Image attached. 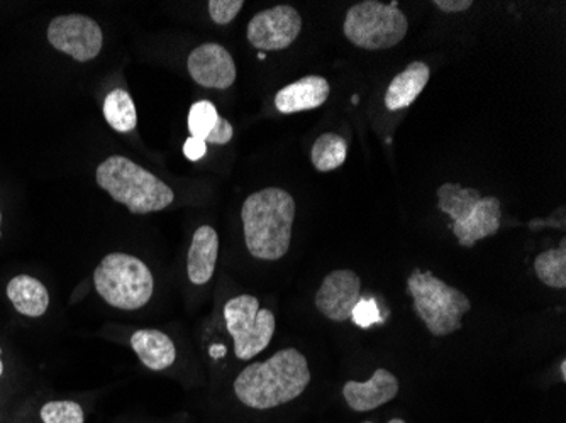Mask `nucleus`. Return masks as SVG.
<instances>
[{
    "label": "nucleus",
    "instance_id": "nucleus-1",
    "mask_svg": "<svg viewBox=\"0 0 566 423\" xmlns=\"http://www.w3.org/2000/svg\"><path fill=\"white\" fill-rule=\"evenodd\" d=\"M311 378L306 356L289 347L243 369L234 381V393L249 409L270 410L299 398Z\"/></svg>",
    "mask_w": 566,
    "mask_h": 423
},
{
    "label": "nucleus",
    "instance_id": "nucleus-2",
    "mask_svg": "<svg viewBox=\"0 0 566 423\" xmlns=\"http://www.w3.org/2000/svg\"><path fill=\"white\" fill-rule=\"evenodd\" d=\"M296 200L281 188H265L246 198L242 208L246 248L256 260L277 261L289 252Z\"/></svg>",
    "mask_w": 566,
    "mask_h": 423
},
{
    "label": "nucleus",
    "instance_id": "nucleus-3",
    "mask_svg": "<svg viewBox=\"0 0 566 423\" xmlns=\"http://www.w3.org/2000/svg\"><path fill=\"white\" fill-rule=\"evenodd\" d=\"M96 182L114 200L139 216L163 210L175 200V194L163 180L119 154L99 164Z\"/></svg>",
    "mask_w": 566,
    "mask_h": 423
},
{
    "label": "nucleus",
    "instance_id": "nucleus-4",
    "mask_svg": "<svg viewBox=\"0 0 566 423\" xmlns=\"http://www.w3.org/2000/svg\"><path fill=\"white\" fill-rule=\"evenodd\" d=\"M407 289L414 299V311L435 337L451 336L463 327V317L471 303L464 293L431 271H414L407 280Z\"/></svg>",
    "mask_w": 566,
    "mask_h": 423
},
{
    "label": "nucleus",
    "instance_id": "nucleus-5",
    "mask_svg": "<svg viewBox=\"0 0 566 423\" xmlns=\"http://www.w3.org/2000/svg\"><path fill=\"white\" fill-rule=\"evenodd\" d=\"M94 285L104 302L119 311H138L153 296L150 268L135 256L110 252L94 271Z\"/></svg>",
    "mask_w": 566,
    "mask_h": 423
},
{
    "label": "nucleus",
    "instance_id": "nucleus-6",
    "mask_svg": "<svg viewBox=\"0 0 566 423\" xmlns=\"http://www.w3.org/2000/svg\"><path fill=\"white\" fill-rule=\"evenodd\" d=\"M343 31L353 46L378 52L394 48L404 41L409 22L395 2L384 4L378 0H365L348 11Z\"/></svg>",
    "mask_w": 566,
    "mask_h": 423
},
{
    "label": "nucleus",
    "instance_id": "nucleus-7",
    "mask_svg": "<svg viewBox=\"0 0 566 423\" xmlns=\"http://www.w3.org/2000/svg\"><path fill=\"white\" fill-rule=\"evenodd\" d=\"M227 333L234 340V355L242 361L258 356L267 349L275 334V315L259 308L258 299L239 295L224 305Z\"/></svg>",
    "mask_w": 566,
    "mask_h": 423
},
{
    "label": "nucleus",
    "instance_id": "nucleus-8",
    "mask_svg": "<svg viewBox=\"0 0 566 423\" xmlns=\"http://www.w3.org/2000/svg\"><path fill=\"white\" fill-rule=\"evenodd\" d=\"M49 41L53 48L85 63L99 56L104 34L99 24L87 15H58L50 22Z\"/></svg>",
    "mask_w": 566,
    "mask_h": 423
},
{
    "label": "nucleus",
    "instance_id": "nucleus-9",
    "mask_svg": "<svg viewBox=\"0 0 566 423\" xmlns=\"http://www.w3.org/2000/svg\"><path fill=\"white\" fill-rule=\"evenodd\" d=\"M302 31V18L292 6H275L258 12L249 21L246 36L259 52H280L289 48Z\"/></svg>",
    "mask_w": 566,
    "mask_h": 423
},
{
    "label": "nucleus",
    "instance_id": "nucleus-10",
    "mask_svg": "<svg viewBox=\"0 0 566 423\" xmlns=\"http://www.w3.org/2000/svg\"><path fill=\"white\" fill-rule=\"evenodd\" d=\"M362 302V280L351 270H337L322 280L316 307L333 322L350 321Z\"/></svg>",
    "mask_w": 566,
    "mask_h": 423
},
{
    "label": "nucleus",
    "instance_id": "nucleus-11",
    "mask_svg": "<svg viewBox=\"0 0 566 423\" xmlns=\"http://www.w3.org/2000/svg\"><path fill=\"white\" fill-rule=\"evenodd\" d=\"M189 74L195 84L205 88H229L236 82V65L233 56L217 43L197 46L189 56Z\"/></svg>",
    "mask_w": 566,
    "mask_h": 423
},
{
    "label": "nucleus",
    "instance_id": "nucleus-12",
    "mask_svg": "<svg viewBox=\"0 0 566 423\" xmlns=\"http://www.w3.org/2000/svg\"><path fill=\"white\" fill-rule=\"evenodd\" d=\"M398 388L401 384L397 378L387 369L381 368L365 383L348 381L343 387V397L353 412H372L392 402L397 397Z\"/></svg>",
    "mask_w": 566,
    "mask_h": 423
},
{
    "label": "nucleus",
    "instance_id": "nucleus-13",
    "mask_svg": "<svg viewBox=\"0 0 566 423\" xmlns=\"http://www.w3.org/2000/svg\"><path fill=\"white\" fill-rule=\"evenodd\" d=\"M329 82L319 75H309L281 88L275 96V107L280 113H297L318 109L329 99Z\"/></svg>",
    "mask_w": 566,
    "mask_h": 423
},
{
    "label": "nucleus",
    "instance_id": "nucleus-14",
    "mask_svg": "<svg viewBox=\"0 0 566 423\" xmlns=\"http://www.w3.org/2000/svg\"><path fill=\"white\" fill-rule=\"evenodd\" d=\"M502 202L498 197H482L468 219L460 226H453L458 245L473 248L482 239L490 238L501 229Z\"/></svg>",
    "mask_w": 566,
    "mask_h": 423
},
{
    "label": "nucleus",
    "instance_id": "nucleus-15",
    "mask_svg": "<svg viewBox=\"0 0 566 423\" xmlns=\"http://www.w3.org/2000/svg\"><path fill=\"white\" fill-rule=\"evenodd\" d=\"M217 256H220V236L211 226H202L195 230L189 249L186 273L194 285H205L214 276Z\"/></svg>",
    "mask_w": 566,
    "mask_h": 423
},
{
    "label": "nucleus",
    "instance_id": "nucleus-16",
    "mask_svg": "<svg viewBox=\"0 0 566 423\" xmlns=\"http://www.w3.org/2000/svg\"><path fill=\"white\" fill-rule=\"evenodd\" d=\"M189 131L191 138L201 139L205 144H227L234 135L231 122L209 100H199L191 107Z\"/></svg>",
    "mask_w": 566,
    "mask_h": 423
},
{
    "label": "nucleus",
    "instance_id": "nucleus-17",
    "mask_svg": "<svg viewBox=\"0 0 566 423\" xmlns=\"http://www.w3.org/2000/svg\"><path fill=\"white\" fill-rule=\"evenodd\" d=\"M431 69L426 63L413 62L404 72L397 75L388 85L385 94V107L388 110H403L413 106L414 100L423 94L428 85Z\"/></svg>",
    "mask_w": 566,
    "mask_h": 423
},
{
    "label": "nucleus",
    "instance_id": "nucleus-18",
    "mask_svg": "<svg viewBox=\"0 0 566 423\" xmlns=\"http://www.w3.org/2000/svg\"><path fill=\"white\" fill-rule=\"evenodd\" d=\"M131 347L141 362L151 371H163L177 359L175 344L157 328H143L132 334Z\"/></svg>",
    "mask_w": 566,
    "mask_h": 423
},
{
    "label": "nucleus",
    "instance_id": "nucleus-19",
    "mask_svg": "<svg viewBox=\"0 0 566 423\" xmlns=\"http://www.w3.org/2000/svg\"><path fill=\"white\" fill-rule=\"evenodd\" d=\"M8 296L15 311L26 317H41L50 307L49 290L40 280L28 274H21L9 281Z\"/></svg>",
    "mask_w": 566,
    "mask_h": 423
},
{
    "label": "nucleus",
    "instance_id": "nucleus-20",
    "mask_svg": "<svg viewBox=\"0 0 566 423\" xmlns=\"http://www.w3.org/2000/svg\"><path fill=\"white\" fill-rule=\"evenodd\" d=\"M482 194L476 188H464L460 183H445L438 188V208L453 219V226H460L468 219Z\"/></svg>",
    "mask_w": 566,
    "mask_h": 423
},
{
    "label": "nucleus",
    "instance_id": "nucleus-21",
    "mask_svg": "<svg viewBox=\"0 0 566 423\" xmlns=\"http://www.w3.org/2000/svg\"><path fill=\"white\" fill-rule=\"evenodd\" d=\"M104 117L117 132H131L138 124V113L131 96L122 88H114L104 100Z\"/></svg>",
    "mask_w": 566,
    "mask_h": 423
},
{
    "label": "nucleus",
    "instance_id": "nucleus-22",
    "mask_svg": "<svg viewBox=\"0 0 566 423\" xmlns=\"http://www.w3.org/2000/svg\"><path fill=\"white\" fill-rule=\"evenodd\" d=\"M348 143L344 138L334 132H325L312 144L311 161L318 172H333L343 166L346 161Z\"/></svg>",
    "mask_w": 566,
    "mask_h": 423
},
{
    "label": "nucleus",
    "instance_id": "nucleus-23",
    "mask_svg": "<svg viewBox=\"0 0 566 423\" xmlns=\"http://www.w3.org/2000/svg\"><path fill=\"white\" fill-rule=\"evenodd\" d=\"M534 270L546 286L555 290L566 289V239L559 241L558 248L541 252L534 261Z\"/></svg>",
    "mask_w": 566,
    "mask_h": 423
},
{
    "label": "nucleus",
    "instance_id": "nucleus-24",
    "mask_svg": "<svg viewBox=\"0 0 566 423\" xmlns=\"http://www.w3.org/2000/svg\"><path fill=\"white\" fill-rule=\"evenodd\" d=\"M41 420L44 423H84V410L78 403L62 400L50 402L41 409Z\"/></svg>",
    "mask_w": 566,
    "mask_h": 423
},
{
    "label": "nucleus",
    "instance_id": "nucleus-25",
    "mask_svg": "<svg viewBox=\"0 0 566 423\" xmlns=\"http://www.w3.org/2000/svg\"><path fill=\"white\" fill-rule=\"evenodd\" d=\"M209 14L216 24H229L239 14L245 2L243 0H211L209 2Z\"/></svg>",
    "mask_w": 566,
    "mask_h": 423
},
{
    "label": "nucleus",
    "instance_id": "nucleus-26",
    "mask_svg": "<svg viewBox=\"0 0 566 423\" xmlns=\"http://www.w3.org/2000/svg\"><path fill=\"white\" fill-rule=\"evenodd\" d=\"M207 153V144L201 139L189 138L183 144V154H185L186 160L199 161L205 156Z\"/></svg>",
    "mask_w": 566,
    "mask_h": 423
},
{
    "label": "nucleus",
    "instance_id": "nucleus-27",
    "mask_svg": "<svg viewBox=\"0 0 566 423\" xmlns=\"http://www.w3.org/2000/svg\"><path fill=\"white\" fill-rule=\"evenodd\" d=\"M436 8L446 14H453V12H464L473 6L471 0H435Z\"/></svg>",
    "mask_w": 566,
    "mask_h": 423
},
{
    "label": "nucleus",
    "instance_id": "nucleus-28",
    "mask_svg": "<svg viewBox=\"0 0 566 423\" xmlns=\"http://www.w3.org/2000/svg\"><path fill=\"white\" fill-rule=\"evenodd\" d=\"M559 371H562L563 381L566 380V361H562V366H559Z\"/></svg>",
    "mask_w": 566,
    "mask_h": 423
},
{
    "label": "nucleus",
    "instance_id": "nucleus-29",
    "mask_svg": "<svg viewBox=\"0 0 566 423\" xmlns=\"http://www.w3.org/2000/svg\"><path fill=\"white\" fill-rule=\"evenodd\" d=\"M0 355H2V349H0ZM4 372V365H2V359H0V376Z\"/></svg>",
    "mask_w": 566,
    "mask_h": 423
},
{
    "label": "nucleus",
    "instance_id": "nucleus-30",
    "mask_svg": "<svg viewBox=\"0 0 566 423\" xmlns=\"http://www.w3.org/2000/svg\"><path fill=\"white\" fill-rule=\"evenodd\" d=\"M388 423H406V420H403V419H394V420H391V422Z\"/></svg>",
    "mask_w": 566,
    "mask_h": 423
},
{
    "label": "nucleus",
    "instance_id": "nucleus-31",
    "mask_svg": "<svg viewBox=\"0 0 566 423\" xmlns=\"http://www.w3.org/2000/svg\"><path fill=\"white\" fill-rule=\"evenodd\" d=\"M0 226H2V212H0ZM0 236H2V230H0Z\"/></svg>",
    "mask_w": 566,
    "mask_h": 423
},
{
    "label": "nucleus",
    "instance_id": "nucleus-32",
    "mask_svg": "<svg viewBox=\"0 0 566 423\" xmlns=\"http://www.w3.org/2000/svg\"><path fill=\"white\" fill-rule=\"evenodd\" d=\"M365 423H372V422H365Z\"/></svg>",
    "mask_w": 566,
    "mask_h": 423
}]
</instances>
